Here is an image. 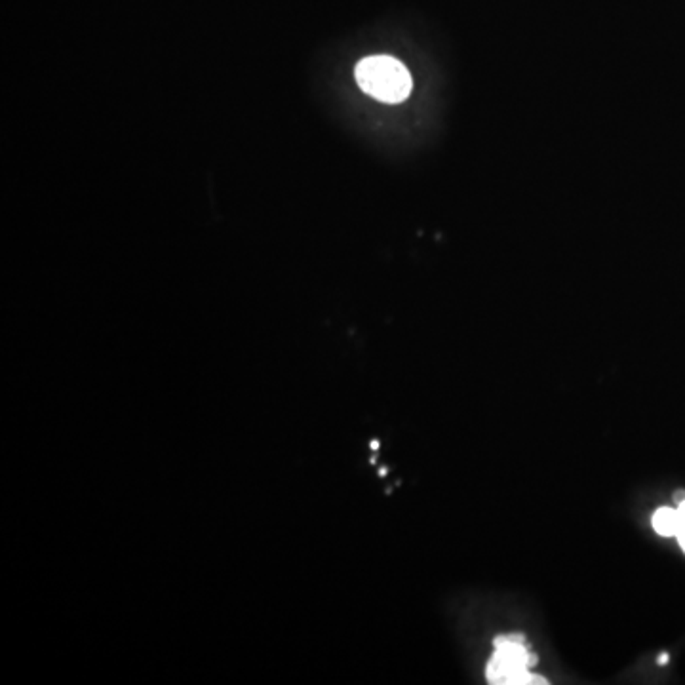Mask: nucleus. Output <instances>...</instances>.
<instances>
[{
    "instance_id": "obj_1",
    "label": "nucleus",
    "mask_w": 685,
    "mask_h": 685,
    "mask_svg": "<svg viewBox=\"0 0 685 685\" xmlns=\"http://www.w3.org/2000/svg\"><path fill=\"white\" fill-rule=\"evenodd\" d=\"M354 75L358 86L383 103H402L412 94V75L396 57H366L356 65Z\"/></svg>"
},
{
    "instance_id": "obj_2",
    "label": "nucleus",
    "mask_w": 685,
    "mask_h": 685,
    "mask_svg": "<svg viewBox=\"0 0 685 685\" xmlns=\"http://www.w3.org/2000/svg\"><path fill=\"white\" fill-rule=\"evenodd\" d=\"M533 665H537V657L529 653L524 636H499L486 676L489 684L497 685L548 684L545 678L529 672Z\"/></svg>"
},
{
    "instance_id": "obj_3",
    "label": "nucleus",
    "mask_w": 685,
    "mask_h": 685,
    "mask_svg": "<svg viewBox=\"0 0 685 685\" xmlns=\"http://www.w3.org/2000/svg\"><path fill=\"white\" fill-rule=\"evenodd\" d=\"M653 529L662 537H676L679 529L678 508L662 507L653 514Z\"/></svg>"
},
{
    "instance_id": "obj_4",
    "label": "nucleus",
    "mask_w": 685,
    "mask_h": 685,
    "mask_svg": "<svg viewBox=\"0 0 685 685\" xmlns=\"http://www.w3.org/2000/svg\"><path fill=\"white\" fill-rule=\"evenodd\" d=\"M678 514H679V529H678V535H676V539L679 541V546H681L685 552V499L684 501H679Z\"/></svg>"
}]
</instances>
